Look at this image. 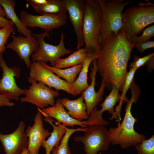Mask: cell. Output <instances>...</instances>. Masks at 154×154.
<instances>
[{
  "label": "cell",
  "mask_w": 154,
  "mask_h": 154,
  "mask_svg": "<svg viewBox=\"0 0 154 154\" xmlns=\"http://www.w3.org/2000/svg\"><path fill=\"white\" fill-rule=\"evenodd\" d=\"M13 26H7L0 29V53L5 52L7 40L11 34L15 31Z\"/></svg>",
  "instance_id": "30"
},
{
  "label": "cell",
  "mask_w": 154,
  "mask_h": 154,
  "mask_svg": "<svg viewBox=\"0 0 154 154\" xmlns=\"http://www.w3.org/2000/svg\"><path fill=\"white\" fill-rule=\"evenodd\" d=\"M74 140L82 143L85 154H97L106 150L111 142L108 130L105 125H100L87 127L83 135L75 136Z\"/></svg>",
  "instance_id": "6"
},
{
  "label": "cell",
  "mask_w": 154,
  "mask_h": 154,
  "mask_svg": "<svg viewBox=\"0 0 154 154\" xmlns=\"http://www.w3.org/2000/svg\"><path fill=\"white\" fill-rule=\"evenodd\" d=\"M145 1V3L140 2L138 6L127 8L122 13L121 29L129 41L154 22V4Z\"/></svg>",
  "instance_id": "4"
},
{
  "label": "cell",
  "mask_w": 154,
  "mask_h": 154,
  "mask_svg": "<svg viewBox=\"0 0 154 154\" xmlns=\"http://www.w3.org/2000/svg\"><path fill=\"white\" fill-rule=\"evenodd\" d=\"M137 70L136 69L130 68L129 72H127L122 91V93L121 95V98L119 101V104L116 107L115 112L111 118V119L115 118L116 120H121L120 112L121 106L123 103L127 102L128 100L126 96V93L134 79L135 74Z\"/></svg>",
  "instance_id": "26"
},
{
  "label": "cell",
  "mask_w": 154,
  "mask_h": 154,
  "mask_svg": "<svg viewBox=\"0 0 154 154\" xmlns=\"http://www.w3.org/2000/svg\"><path fill=\"white\" fill-rule=\"evenodd\" d=\"M87 127H80L76 129L67 128L66 131L60 141L59 145L55 147L52 151L51 154H71L68 145V142L71 135L74 132L78 131L85 132Z\"/></svg>",
  "instance_id": "27"
},
{
  "label": "cell",
  "mask_w": 154,
  "mask_h": 154,
  "mask_svg": "<svg viewBox=\"0 0 154 154\" xmlns=\"http://www.w3.org/2000/svg\"><path fill=\"white\" fill-rule=\"evenodd\" d=\"M68 12L70 20L76 34V50L84 44L82 30L86 0H62Z\"/></svg>",
  "instance_id": "15"
},
{
  "label": "cell",
  "mask_w": 154,
  "mask_h": 154,
  "mask_svg": "<svg viewBox=\"0 0 154 154\" xmlns=\"http://www.w3.org/2000/svg\"><path fill=\"white\" fill-rule=\"evenodd\" d=\"M134 47L136 48L139 52L143 53L146 49L154 48V41L148 40L141 42L137 43L135 44Z\"/></svg>",
  "instance_id": "32"
},
{
  "label": "cell",
  "mask_w": 154,
  "mask_h": 154,
  "mask_svg": "<svg viewBox=\"0 0 154 154\" xmlns=\"http://www.w3.org/2000/svg\"><path fill=\"white\" fill-rule=\"evenodd\" d=\"M32 6H33L40 5L46 4L48 0H26Z\"/></svg>",
  "instance_id": "35"
},
{
  "label": "cell",
  "mask_w": 154,
  "mask_h": 154,
  "mask_svg": "<svg viewBox=\"0 0 154 154\" xmlns=\"http://www.w3.org/2000/svg\"><path fill=\"white\" fill-rule=\"evenodd\" d=\"M119 92L118 88L116 86L113 85L110 94L100 105V106L101 107V109L98 110L96 107L93 109L91 115L94 121L99 123L104 122V120L102 117V115L105 111H108L109 113L112 115L114 114L115 111L114 107L116 103L119 101L121 98Z\"/></svg>",
  "instance_id": "18"
},
{
  "label": "cell",
  "mask_w": 154,
  "mask_h": 154,
  "mask_svg": "<svg viewBox=\"0 0 154 154\" xmlns=\"http://www.w3.org/2000/svg\"><path fill=\"white\" fill-rule=\"evenodd\" d=\"M25 126V123L21 121L13 132L7 134L0 133V141L6 154H21L27 148L29 139Z\"/></svg>",
  "instance_id": "12"
},
{
  "label": "cell",
  "mask_w": 154,
  "mask_h": 154,
  "mask_svg": "<svg viewBox=\"0 0 154 154\" xmlns=\"http://www.w3.org/2000/svg\"><path fill=\"white\" fill-rule=\"evenodd\" d=\"M38 110L34 124L28 127L25 132L29 139L27 149L29 154H39L42 141L50 135L48 130L44 128L42 114L40 109L38 108Z\"/></svg>",
  "instance_id": "14"
},
{
  "label": "cell",
  "mask_w": 154,
  "mask_h": 154,
  "mask_svg": "<svg viewBox=\"0 0 154 154\" xmlns=\"http://www.w3.org/2000/svg\"><path fill=\"white\" fill-rule=\"evenodd\" d=\"M11 38V42L6 45V48L15 52L29 69L31 64L30 57L39 48L38 40L33 36L26 37L22 35L18 37L13 35Z\"/></svg>",
  "instance_id": "13"
},
{
  "label": "cell",
  "mask_w": 154,
  "mask_h": 154,
  "mask_svg": "<svg viewBox=\"0 0 154 154\" xmlns=\"http://www.w3.org/2000/svg\"><path fill=\"white\" fill-rule=\"evenodd\" d=\"M154 56V52L142 57L137 55L135 56L133 58V61L131 62L129 65L130 68L137 69L145 64L147 62Z\"/></svg>",
  "instance_id": "31"
},
{
  "label": "cell",
  "mask_w": 154,
  "mask_h": 154,
  "mask_svg": "<svg viewBox=\"0 0 154 154\" xmlns=\"http://www.w3.org/2000/svg\"><path fill=\"white\" fill-rule=\"evenodd\" d=\"M15 4L14 0H0V5L4 10L6 19L10 20L15 25L17 32L26 37L32 36L31 30L23 25L16 15L15 10Z\"/></svg>",
  "instance_id": "21"
},
{
  "label": "cell",
  "mask_w": 154,
  "mask_h": 154,
  "mask_svg": "<svg viewBox=\"0 0 154 154\" xmlns=\"http://www.w3.org/2000/svg\"><path fill=\"white\" fill-rule=\"evenodd\" d=\"M29 69V77L35 81L42 82L50 88L58 91L63 90L74 96L71 84L59 78L51 71L43 66L39 62H33Z\"/></svg>",
  "instance_id": "11"
},
{
  "label": "cell",
  "mask_w": 154,
  "mask_h": 154,
  "mask_svg": "<svg viewBox=\"0 0 154 154\" xmlns=\"http://www.w3.org/2000/svg\"><path fill=\"white\" fill-rule=\"evenodd\" d=\"M135 146L138 154H154V135Z\"/></svg>",
  "instance_id": "28"
},
{
  "label": "cell",
  "mask_w": 154,
  "mask_h": 154,
  "mask_svg": "<svg viewBox=\"0 0 154 154\" xmlns=\"http://www.w3.org/2000/svg\"><path fill=\"white\" fill-rule=\"evenodd\" d=\"M32 7L34 10L40 15L66 14L67 11L62 0H48L46 4Z\"/></svg>",
  "instance_id": "25"
},
{
  "label": "cell",
  "mask_w": 154,
  "mask_h": 154,
  "mask_svg": "<svg viewBox=\"0 0 154 154\" xmlns=\"http://www.w3.org/2000/svg\"><path fill=\"white\" fill-rule=\"evenodd\" d=\"M21 154H29L27 148L25 149Z\"/></svg>",
  "instance_id": "38"
},
{
  "label": "cell",
  "mask_w": 154,
  "mask_h": 154,
  "mask_svg": "<svg viewBox=\"0 0 154 154\" xmlns=\"http://www.w3.org/2000/svg\"><path fill=\"white\" fill-rule=\"evenodd\" d=\"M91 72L90 73V78L91 80L90 85L85 90L81 93L87 108V113L89 117L92 109L97 106L99 102L104 100L103 96L104 95L105 88L106 84L102 80L98 91L97 92L95 89L96 84V75L97 72L96 57L92 61Z\"/></svg>",
  "instance_id": "16"
},
{
  "label": "cell",
  "mask_w": 154,
  "mask_h": 154,
  "mask_svg": "<svg viewBox=\"0 0 154 154\" xmlns=\"http://www.w3.org/2000/svg\"><path fill=\"white\" fill-rule=\"evenodd\" d=\"M135 44L127 40L121 29L117 35L111 34L108 37L97 56V71L109 90L115 85L122 92Z\"/></svg>",
  "instance_id": "1"
},
{
  "label": "cell",
  "mask_w": 154,
  "mask_h": 154,
  "mask_svg": "<svg viewBox=\"0 0 154 154\" xmlns=\"http://www.w3.org/2000/svg\"><path fill=\"white\" fill-rule=\"evenodd\" d=\"M98 0L102 12V26L100 40L101 48L111 34L117 35L122 27V14L129 1Z\"/></svg>",
  "instance_id": "5"
},
{
  "label": "cell",
  "mask_w": 154,
  "mask_h": 154,
  "mask_svg": "<svg viewBox=\"0 0 154 154\" xmlns=\"http://www.w3.org/2000/svg\"><path fill=\"white\" fill-rule=\"evenodd\" d=\"M44 120L53 127L52 131L47 140L44 139L42 143L41 146L45 149L46 154H50L53 148L59 145L61 140L66 131L67 126L63 124L56 122L53 124V120L50 117L45 116Z\"/></svg>",
  "instance_id": "19"
},
{
  "label": "cell",
  "mask_w": 154,
  "mask_h": 154,
  "mask_svg": "<svg viewBox=\"0 0 154 154\" xmlns=\"http://www.w3.org/2000/svg\"><path fill=\"white\" fill-rule=\"evenodd\" d=\"M60 99L58 98L54 106L40 109L42 115L44 117L53 118L58 123H62L67 126L74 127L78 125L83 128L88 126L86 121H79L72 117L65 110L62 104Z\"/></svg>",
  "instance_id": "17"
},
{
  "label": "cell",
  "mask_w": 154,
  "mask_h": 154,
  "mask_svg": "<svg viewBox=\"0 0 154 154\" xmlns=\"http://www.w3.org/2000/svg\"><path fill=\"white\" fill-rule=\"evenodd\" d=\"M44 67L52 72L59 78H63L67 82L72 84L73 82L80 72L82 67L83 63L73 67L66 69H57L48 65L46 64L39 62Z\"/></svg>",
  "instance_id": "24"
},
{
  "label": "cell",
  "mask_w": 154,
  "mask_h": 154,
  "mask_svg": "<svg viewBox=\"0 0 154 154\" xmlns=\"http://www.w3.org/2000/svg\"><path fill=\"white\" fill-rule=\"evenodd\" d=\"M14 24L10 20L0 16V29L7 26H13Z\"/></svg>",
  "instance_id": "34"
},
{
  "label": "cell",
  "mask_w": 154,
  "mask_h": 154,
  "mask_svg": "<svg viewBox=\"0 0 154 154\" xmlns=\"http://www.w3.org/2000/svg\"><path fill=\"white\" fill-rule=\"evenodd\" d=\"M154 36V25L150 26L143 31L139 36H135L131 38L129 41L131 43H136L144 42L149 40Z\"/></svg>",
  "instance_id": "29"
},
{
  "label": "cell",
  "mask_w": 154,
  "mask_h": 154,
  "mask_svg": "<svg viewBox=\"0 0 154 154\" xmlns=\"http://www.w3.org/2000/svg\"><path fill=\"white\" fill-rule=\"evenodd\" d=\"M88 54L84 48H80L66 58H59L53 67L57 69H63L78 65L83 62Z\"/></svg>",
  "instance_id": "23"
},
{
  "label": "cell",
  "mask_w": 154,
  "mask_h": 154,
  "mask_svg": "<svg viewBox=\"0 0 154 154\" xmlns=\"http://www.w3.org/2000/svg\"><path fill=\"white\" fill-rule=\"evenodd\" d=\"M20 18L25 27H38L48 33L64 25L66 23L67 16L66 14H44L35 15L28 13L25 10H23L20 13Z\"/></svg>",
  "instance_id": "10"
},
{
  "label": "cell",
  "mask_w": 154,
  "mask_h": 154,
  "mask_svg": "<svg viewBox=\"0 0 154 154\" xmlns=\"http://www.w3.org/2000/svg\"><path fill=\"white\" fill-rule=\"evenodd\" d=\"M102 26V12L98 0H86L82 34L84 49L88 54L97 56L100 52Z\"/></svg>",
  "instance_id": "3"
},
{
  "label": "cell",
  "mask_w": 154,
  "mask_h": 154,
  "mask_svg": "<svg viewBox=\"0 0 154 154\" xmlns=\"http://www.w3.org/2000/svg\"><path fill=\"white\" fill-rule=\"evenodd\" d=\"M6 14L2 6L0 5V16L5 18V17Z\"/></svg>",
  "instance_id": "37"
},
{
  "label": "cell",
  "mask_w": 154,
  "mask_h": 154,
  "mask_svg": "<svg viewBox=\"0 0 154 154\" xmlns=\"http://www.w3.org/2000/svg\"><path fill=\"white\" fill-rule=\"evenodd\" d=\"M28 81L31 85L27 89L25 96L21 98V102L30 103L42 109L55 105V98L59 95L58 91L49 87L42 82L37 83L29 76Z\"/></svg>",
  "instance_id": "8"
},
{
  "label": "cell",
  "mask_w": 154,
  "mask_h": 154,
  "mask_svg": "<svg viewBox=\"0 0 154 154\" xmlns=\"http://www.w3.org/2000/svg\"><path fill=\"white\" fill-rule=\"evenodd\" d=\"M97 56L88 54L83 62L82 67L77 79L71 84L74 96H77L86 90L89 86L88 83V72L90 64Z\"/></svg>",
  "instance_id": "22"
},
{
  "label": "cell",
  "mask_w": 154,
  "mask_h": 154,
  "mask_svg": "<svg viewBox=\"0 0 154 154\" xmlns=\"http://www.w3.org/2000/svg\"><path fill=\"white\" fill-rule=\"evenodd\" d=\"M129 88L131 89L132 96L126 102L123 120L117 127H111L108 130L111 143L113 145H119L123 149H128L146 139L145 135L139 134L135 131L134 125L137 120L133 116L131 111L133 104L136 103L138 100L141 90L134 80Z\"/></svg>",
  "instance_id": "2"
},
{
  "label": "cell",
  "mask_w": 154,
  "mask_h": 154,
  "mask_svg": "<svg viewBox=\"0 0 154 154\" xmlns=\"http://www.w3.org/2000/svg\"><path fill=\"white\" fill-rule=\"evenodd\" d=\"M15 105V104L0 93V109L2 106L11 107Z\"/></svg>",
  "instance_id": "33"
},
{
  "label": "cell",
  "mask_w": 154,
  "mask_h": 154,
  "mask_svg": "<svg viewBox=\"0 0 154 154\" xmlns=\"http://www.w3.org/2000/svg\"><path fill=\"white\" fill-rule=\"evenodd\" d=\"M33 36L37 39L39 44L38 50L32 54L31 58L33 62H41L46 63L49 62L51 66L53 67L56 61L62 56L72 52L65 46L64 38L65 37L62 32L60 35L59 43L56 45L46 43L44 41L46 37H49L50 34L44 32L40 34L32 33Z\"/></svg>",
  "instance_id": "7"
},
{
  "label": "cell",
  "mask_w": 154,
  "mask_h": 154,
  "mask_svg": "<svg viewBox=\"0 0 154 154\" xmlns=\"http://www.w3.org/2000/svg\"><path fill=\"white\" fill-rule=\"evenodd\" d=\"M154 56L152 57L146 63L147 67V70L149 72H151L154 69Z\"/></svg>",
  "instance_id": "36"
},
{
  "label": "cell",
  "mask_w": 154,
  "mask_h": 154,
  "mask_svg": "<svg viewBox=\"0 0 154 154\" xmlns=\"http://www.w3.org/2000/svg\"><path fill=\"white\" fill-rule=\"evenodd\" d=\"M60 100L63 106L67 110V112L72 117L80 121L88 118L86 107L82 95L73 100L63 98Z\"/></svg>",
  "instance_id": "20"
},
{
  "label": "cell",
  "mask_w": 154,
  "mask_h": 154,
  "mask_svg": "<svg viewBox=\"0 0 154 154\" xmlns=\"http://www.w3.org/2000/svg\"><path fill=\"white\" fill-rule=\"evenodd\" d=\"M0 67L3 71L2 77L0 79V93L10 100L18 101L20 96L24 94L27 89L20 88L16 82L15 79L20 76V68L15 66L11 67L7 66L1 53H0Z\"/></svg>",
  "instance_id": "9"
}]
</instances>
